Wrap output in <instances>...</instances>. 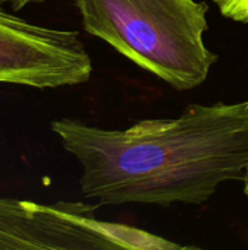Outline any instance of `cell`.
Returning <instances> with one entry per match:
<instances>
[{"mask_svg": "<svg viewBox=\"0 0 248 250\" xmlns=\"http://www.w3.org/2000/svg\"><path fill=\"white\" fill-rule=\"evenodd\" d=\"M51 130L82 167V195L102 207L202 205L248 171V101L189 104L121 130L58 119Z\"/></svg>", "mask_w": 248, "mask_h": 250, "instance_id": "6da1fadb", "label": "cell"}, {"mask_svg": "<svg viewBox=\"0 0 248 250\" xmlns=\"http://www.w3.org/2000/svg\"><path fill=\"white\" fill-rule=\"evenodd\" d=\"M83 29L177 91L200 86L218 56L197 0H75Z\"/></svg>", "mask_w": 248, "mask_h": 250, "instance_id": "7a4b0ae2", "label": "cell"}, {"mask_svg": "<svg viewBox=\"0 0 248 250\" xmlns=\"http://www.w3.org/2000/svg\"><path fill=\"white\" fill-rule=\"evenodd\" d=\"M80 202L37 204L0 196V250H175L174 243L132 226L101 221Z\"/></svg>", "mask_w": 248, "mask_h": 250, "instance_id": "3957f363", "label": "cell"}, {"mask_svg": "<svg viewBox=\"0 0 248 250\" xmlns=\"http://www.w3.org/2000/svg\"><path fill=\"white\" fill-rule=\"evenodd\" d=\"M91 75L77 31L35 25L0 9V83L54 89L85 83Z\"/></svg>", "mask_w": 248, "mask_h": 250, "instance_id": "277c9868", "label": "cell"}, {"mask_svg": "<svg viewBox=\"0 0 248 250\" xmlns=\"http://www.w3.org/2000/svg\"><path fill=\"white\" fill-rule=\"evenodd\" d=\"M219 12L232 21L248 23V0H213Z\"/></svg>", "mask_w": 248, "mask_h": 250, "instance_id": "5b68a950", "label": "cell"}, {"mask_svg": "<svg viewBox=\"0 0 248 250\" xmlns=\"http://www.w3.org/2000/svg\"><path fill=\"white\" fill-rule=\"evenodd\" d=\"M45 0H0V9H3V6H9L12 10H20L28 4H34V3H44Z\"/></svg>", "mask_w": 248, "mask_h": 250, "instance_id": "8992f818", "label": "cell"}, {"mask_svg": "<svg viewBox=\"0 0 248 250\" xmlns=\"http://www.w3.org/2000/svg\"><path fill=\"white\" fill-rule=\"evenodd\" d=\"M244 192H246V195L248 196V171H247V174H246V177H244Z\"/></svg>", "mask_w": 248, "mask_h": 250, "instance_id": "52a82bcc", "label": "cell"}]
</instances>
